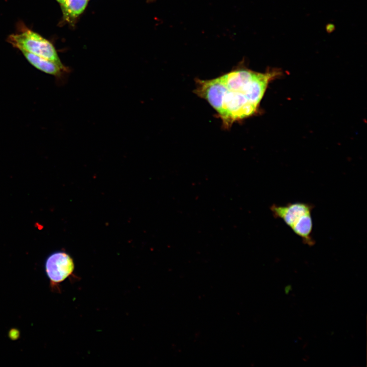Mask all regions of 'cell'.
I'll return each instance as SVG.
<instances>
[{"label": "cell", "mask_w": 367, "mask_h": 367, "mask_svg": "<svg viewBox=\"0 0 367 367\" xmlns=\"http://www.w3.org/2000/svg\"><path fill=\"white\" fill-rule=\"evenodd\" d=\"M280 74L277 69L258 72L239 67L214 78H196L193 92L208 102L229 129L257 113L269 84Z\"/></svg>", "instance_id": "cell-1"}, {"label": "cell", "mask_w": 367, "mask_h": 367, "mask_svg": "<svg viewBox=\"0 0 367 367\" xmlns=\"http://www.w3.org/2000/svg\"><path fill=\"white\" fill-rule=\"evenodd\" d=\"M314 206L310 203L295 202L285 205L272 204L270 210L273 216L282 220L303 242L313 246V222L311 213Z\"/></svg>", "instance_id": "cell-2"}, {"label": "cell", "mask_w": 367, "mask_h": 367, "mask_svg": "<svg viewBox=\"0 0 367 367\" xmlns=\"http://www.w3.org/2000/svg\"><path fill=\"white\" fill-rule=\"evenodd\" d=\"M8 41L19 50H25L64 66L53 44L39 34L27 28H23L20 33L10 35Z\"/></svg>", "instance_id": "cell-3"}, {"label": "cell", "mask_w": 367, "mask_h": 367, "mask_svg": "<svg viewBox=\"0 0 367 367\" xmlns=\"http://www.w3.org/2000/svg\"><path fill=\"white\" fill-rule=\"evenodd\" d=\"M45 268L50 281L55 284L64 281L72 274L74 264L71 257L67 253L57 251L47 257Z\"/></svg>", "instance_id": "cell-4"}, {"label": "cell", "mask_w": 367, "mask_h": 367, "mask_svg": "<svg viewBox=\"0 0 367 367\" xmlns=\"http://www.w3.org/2000/svg\"><path fill=\"white\" fill-rule=\"evenodd\" d=\"M19 50L32 65L45 73L61 78L63 74L69 71L68 69L65 66H61L54 61L25 50Z\"/></svg>", "instance_id": "cell-5"}, {"label": "cell", "mask_w": 367, "mask_h": 367, "mask_svg": "<svg viewBox=\"0 0 367 367\" xmlns=\"http://www.w3.org/2000/svg\"><path fill=\"white\" fill-rule=\"evenodd\" d=\"M89 0H66L61 5L62 22L73 25L84 12Z\"/></svg>", "instance_id": "cell-6"}, {"label": "cell", "mask_w": 367, "mask_h": 367, "mask_svg": "<svg viewBox=\"0 0 367 367\" xmlns=\"http://www.w3.org/2000/svg\"><path fill=\"white\" fill-rule=\"evenodd\" d=\"M291 290V285L286 286L285 289V291L286 294L288 293V292Z\"/></svg>", "instance_id": "cell-7"}, {"label": "cell", "mask_w": 367, "mask_h": 367, "mask_svg": "<svg viewBox=\"0 0 367 367\" xmlns=\"http://www.w3.org/2000/svg\"><path fill=\"white\" fill-rule=\"evenodd\" d=\"M56 1H57L60 4V5H61L63 4L65 2L66 0H56Z\"/></svg>", "instance_id": "cell-8"}, {"label": "cell", "mask_w": 367, "mask_h": 367, "mask_svg": "<svg viewBox=\"0 0 367 367\" xmlns=\"http://www.w3.org/2000/svg\"><path fill=\"white\" fill-rule=\"evenodd\" d=\"M147 1L148 2H151L153 1L154 0H147Z\"/></svg>", "instance_id": "cell-9"}]
</instances>
